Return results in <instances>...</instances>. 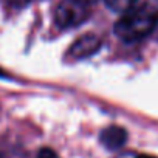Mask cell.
<instances>
[{
  "label": "cell",
  "instance_id": "cell-9",
  "mask_svg": "<svg viewBox=\"0 0 158 158\" xmlns=\"http://www.w3.org/2000/svg\"><path fill=\"white\" fill-rule=\"evenodd\" d=\"M0 77H6V74H5V71L0 68Z\"/></svg>",
  "mask_w": 158,
  "mask_h": 158
},
{
  "label": "cell",
  "instance_id": "cell-3",
  "mask_svg": "<svg viewBox=\"0 0 158 158\" xmlns=\"http://www.w3.org/2000/svg\"><path fill=\"white\" fill-rule=\"evenodd\" d=\"M101 45H102V40H101L99 36L92 34V33L90 34H84L70 47L68 54L73 59H85V57H90L95 53H98Z\"/></svg>",
  "mask_w": 158,
  "mask_h": 158
},
{
  "label": "cell",
  "instance_id": "cell-5",
  "mask_svg": "<svg viewBox=\"0 0 158 158\" xmlns=\"http://www.w3.org/2000/svg\"><path fill=\"white\" fill-rule=\"evenodd\" d=\"M106 5L116 13H127L130 8L136 5L138 0H104Z\"/></svg>",
  "mask_w": 158,
  "mask_h": 158
},
{
  "label": "cell",
  "instance_id": "cell-6",
  "mask_svg": "<svg viewBox=\"0 0 158 158\" xmlns=\"http://www.w3.org/2000/svg\"><path fill=\"white\" fill-rule=\"evenodd\" d=\"M37 158H59V156H57V153H56L53 149H50V147H44V149L39 150Z\"/></svg>",
  "mask_w": 158,
  "mask_h": 158
},
{
  "label": "cell",
  "instance_id": "cell-10",
  "mask_svg": "<svg viewBox=\"0 0 158 158\" xmlns=\"http://www.w3.org/2000/svg\"><path fill=\"white\" fill-rule=\"evenodd\" d=\"M0 158H3V153L2 152H0Z\"/></svg>",
  "mask_w": 158,
  "mask_h": 158
},
{
  "label": "cell",
  "instance_id": "cell-7",
  "mask_svg": "<svg viewBox=\"0 0 158 158\" xmlns=\"http://www.w3.org/2000/svg\"><path fill=\"white\" fill-rule=\"evenodd\" d=\"M136 158H156V156H153V155H147V153H141V155H138Z\"/></svg>",
  "mask_w": 158,
  "mask_h": 158
},
{
  "label": "cell",
  "instance_id": "cell-1",
  "mask_svg": "<svg viewBox=\"0 0 158 158\" xmlns=\"http://www.w3.org/2000/svg\"><path fill=\"white\" fill-rule=\"evenodd\" d=\"M158 25V0L146 2L130 8L115 25V34L127 44L147 37Z\"/></svg>",
  "mask_w": 158,
  "mask_h": 158
},
{
  "label": "cell",
  "instance_id": "cell-4",
  "mask_svg": "<svg viewBox=\"0 0 158 158\" xmlns=\"http://www.w3.org/2000/svg\"><path fill=\"white\" fill-rule=\"evenodd\" d=\"M99 139H101L102 146H106L107 149L116 150V149H119L126 144L127 132H126V129H123L119 126H109L101 132Z\"/></svg>",
  "mask_w": 158,
  "mask_h": 158
},
{
  "label": "cell",
  "instance_id": "cell-8",
  "mask_svg": "<svg viewBox=\"0 0 158 158\" xmlns=\"http://www.w3.org/2000/svg\"><path fill=\"white\" fill-rule=\"evenodd\" d=\"M81 2H84V3H87V5H92V3L96 2V0H81Z\"/></svg>",
  "mask_w": 158,
  "mask_h": 158
},
{
  "label": "cell",
  "instance_id": "cell-2",
  "mask_svg": "<svg viewBox=\"0 0 158 158\" xmlns=\"http://www.w3.org/2000/svg\"><path fill=\"white\" fill-rule=\"evenodd\" d=\"M90 16V5L81 0H62L56 6L54 22L59 28H74L85 22Z\"/></svg>",
  "mask_w": 158,
  "mask_h": 158
}]
</instances>
